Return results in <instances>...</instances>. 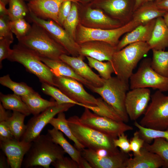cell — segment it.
<instances>
[{"instance_id": "59", "label": "cell", "mask_w": 168, "mask_h": 168, "mask_svg": "<svg viewBox=\"0 0 168 168\" xmlns=\"http://www.w3.org/2000/svg\"><path fill=\"white\" fill-rule=\"evenodd\" d=\"M24 0L25 1H27V2H30L31 1H32L33 0Z\"/></svg>"}, {"instance_id": "58", "label": "cell", "mask_w": 168, "mask_h": 168, "mask_svg": "<svg viewBox=\"0 0 168 168\" xmlns=\"http://www.w3.org/2000/svg\"><path fill=\"white\" fill-rule=\"evenodd\" d=\"M79 0L80 1V2H81V0ZM82 0V1L83 2H88L90 1L91 0Z\"/></svg>"}, {"instance_id": "16", "label": "cell", "mask_w": 168, "mask_h": 168, "mask_svg": "<svg viewBox=\"0 0 168 168\" xmlns=\"http://www.w3.org/2000/svg\"><path fill=\"white\" fill-rule=\"evenodd\" d=\"M31 142L17 140L14 138L0 141V148L6 156L8 164L11 168L21 167L24 157L30 147Z\"/></svg>"}, {"instance_id": "50", "label": "cell", "mask_w": 168, "mask_h": 168, "mask_svg": "<svg viewBox=\"0 0 168 168\" xmlns=\"http://www.w3.org/2000/svg\"><path fill=\"white\" fill-rule=\"evenodd\" d=\"M6 109L3 107L0 102V121H6L9 116L8 113L6 111Z\"/></svg>"}, {"instance_id": "14", "label": "cell", "mask_w": 168, "mask_h": 168, "mask_svg": "<svg viewBox=\"0 0 168 168\" xmlns=\"http://www.w3.org/2000/svg\"><path fill=\"white\" fill-rule=\"evenodd\" d=\"M151 96V91L147 88H134L127 92L125 106L131 120L135 121L144 114Z\"/></svg>"}, {"instance_id": "57", "label": "cell", "mask_w": 168, "mask_h": 168, "mask_svg": "<svg viewBox=\"0 0 168 168\" xmlns=\"http://www.w3.org/2000/svg\"><path fill=\"white\" fill-rule=\"evenodd\" d=\"M158 0H144L143 3L144 2H147L153 1H158Z\"/></svg>"}, {"instance_id": "32", "label": "cell", "mask_w": 168, "mask_h": 168, "mask_svg": "<svg viewBox=\"0 0 168 168\" xmlns=\"http://www.w3.org/2000/svg\"><path fill=\"white\" fill-rule=\"evenodd\" d=\"M152 68L157 72L168 77V51L152 49Z\"/></svg>"}, {"instance_id": "53", "label": "cell", "mask_w": 168, "mask_h": 168, "mask_svg": "<svg viewBox=\"0 0 168 168\" xmlns=\"http://www.w3.org/2000/svg\"><path fill=\"white\" fill-rule=\"evenodd\" d=\"M0 168H6L7 167V165L6 164V162L4 156L3 155L1 154L0 160Z\"/></svg>"}, {"instance_id": "8", "label": "cell", "mask_w": 168, "mask_h": 168, "mask_svg": "<svg viewBox=\"0 0 168 168\" xmlns=\"http://www.w3.org/2000/svg\"><path fill=\"white\" fill-rule=\"evenodd\" d=\"M140 24L132 19L121 26L107 30L90 28L80 25L77 40L80 44L90 41H103L116 47L122 35L132 31Z\"/></svg>"}, {"instance_id": "39", "label": "cell", "mask_w": 168, "mask_h": 168, "mask_svg": "<svg viewBox=\"0 0 168 168\" xmlns=\"http://www.w3.org/2000/svg\"><path fill=\"white\" fill-rule=\"evenodd\" d=\"M89 66L96 69L100 76L105 79L110 78L114 70L111 61L103 62L93 58L86 57Z\"/></svg>"}, {"instance_id": "51", "label": "cell", "mask_w": 168, "mask_h": 168, "mask_svg": "<svg viewBox=\"0 0 168 168\" xmlns=\"http://www.w3.org/2000/svg\"><path fill=\"white\" fill-rule=\"evenodd\" d=\"M79 166L80 168H92L89 162L82 156L80 160Z\"/></svg>"}, {"instance_id": "18", "label": "cell", "mask_w": 168, "mask_h": 168, "mask_svg": "<svg viewBox=\"0 0 168 168\" xmlns=\"http://www.w3.org/2000/svg\"><path fill=\"white\" fill-rule=\"evenodd\" d=\"M84 57L70 56L63 54L60 57L61 60L70 66L80 77L89 82L93 86L99 87L103 86L104 79L95 73L83 61Z\"/></svg>"}, {"instance_id": "27", "label": "cell", "mask_w": 168, "mask_h": 168, "mask_svg": "<svg viewBox=\"0 0 168 168\" xmlns=\"http://www.w3.org/2000/svg\"><path fill=\"white\" fill-rule=\"evenodd\" d=\"M21 97L27 106L31 114L34 115L40 114L50 107L58 104L56 101H49L42 98L39 94L35 91Z\"/></svg>"}, {"instance_id": "11", "label": "cell", "mask_w": 168, "mask_h": 168, "mask_svg": "<svg viewBox=\"0 0 168 168\" xmlns=\"http://www.w3.org/2000/svg\"><path fill=\"white\" fill-rule=\"evenodd\" d=\"M75 105L72 103L58 104L50 107L41 112L34 115L28 121L26 131L21 140L31 142L40 135L44 128L56 114L64 112Z\"/></svg>"}, {"instance_id": "6", "label": "cell", "mask_w": 168, "mask_h": 168, "mask_svg": "<svg viewBox=\"0 0 168 168\" xmlns=\"http://www.w3.org/2000/svg\"><path fill=\"white\" fill-rule=\"evenodd\" d=\"M7 59L22 65L27 71L37 76L41 83L56 86L54 81V75L50 69L35 53L20 44L13 46Z\"/></svg>"}, {"instance_id": "2", "label": "cell", "mask_w": 168, "mask_h": 168, "mask_svg": "<svg viewBox=\"0 0 168 168\" xmlns=\"http://www.w3.org/2000/svg\"><path fill=\"white\" fill-rule=\"evenodd\" d=\"M18 41L19 44L40 57L60 60V57L62 54H69L46 30L34 23L29 33Z\"/></svg>"}, {"instance_id": "24", "label": "cell", "mask_w": 168, "mask_h": 168, "mask_svg": "<svg viewBox=\"0 0 168 168\" xmlns=\"http://www.w3.org/2000/svg\"><path fill=\"white\" fill-rule=\"evenodd\" d=\"M147 43L152 50H164L168 47V28L163 17L156 19L151 38Z\"/></svg>"}, {"instance_id": "44", "label": "cell", "mask_w": 168, "mask_h": 168, "mask_svg": "<svg viewBox=\"0 0 168 168\" xmlns=\"http://www.w3.org/2000/svg\"><path fill=\"white\" fill-rule=\"evenodd\" d=\"M144 140L141 137L138 131L134 133L133 137L130 141L131 150L134 155L140 154V150L143 147L145 143Z\"/></svg>"}, {"instance_id": "28", "label": "cell", "mask_w": 168, "mask_h": 168, "mask_svg": "<svg viewBox=\"0 0 168 168\" xmlns=\"http://www.w3.org/2000/svg\"><path fill=\"white\" fill-rule=\"evenodd\" d=\"M0 100L2 106L6 109L18 111L26 116L31 114L27 106L19 96L14 93L5 95L1 92Z\"/></svg>"}, {"instance_id": "5", "label": "cell", "mask_w": 168, "mask_h": 168, "mask_svg": "<svg viewBox=\"0 0 168 168\" xmlns=\"http://www.w3.org/2000/svg\"><path fill=\"white\" fill-rule=\"evenodd\" d=\"M129 88V83L116 76L104 79L102 86L99 87L92 86L90 89L100 95L126 123L129 118L126 110L125 101Z\"/></svg>"}, {"instance_id": "15", "label": "cell", "mask_w": 168, "mask_h": 168, "mask_svg": "<svg viewBox=\"0 0 168 168\" xmlns=\"http://www.w3.org/2000/svg\"><path fill=\"white\" fill-rule=\"evenodd\" d=\"M81 151L82 156L90 163L92 168H126L129 153L121 151L118 153L105 156L97 155L94 150L84 148Z\"/></svg>"}, {"instance_id": "25", "label": "cell", "mask_w": 168, "mask_h": 168, "mask_svg": "<svg viewBox=\"0 0 168 168\" xmlns=\"http://www.w3.org/2000/svg\"><path fill=\"white\" fill-rule=\"evenodd\" d=\"M165 12L157 6L154 1L147 2L133 12L132 19L142 24L163 17Z\"/></svg>"}, {"instance_id": "34", "label": "cell", "mask_w": 168, "mask_h": 168, "mask_svg": "<svg viewBox=\"0 0 168 168\" xmlns=\"http://www.w3.org/2000/svg\"><path fill=\"white\" fill-rule=\"evenodd\" d=\"M0 83L10 89L14 93L21 96H27L35 91L32 88L24 82H17L13 81L9 74L0 77Z\"/></svg>"}, {"instance_id": "38", "label": "cell", "mask_w": 168, "mask_h": 168, "mask_svg": "<svg viewBox=\"0 0 168 168\" xmlns=\"http://www.w3.org/2000/svg\"><path fill=\"white\" fill-rule=\"evenodd\" d=\"M134 124L138 129L141 137L146 143H150L156 138H162L168 141V128L163 130H155L143 127L136 121Z\"/></svg>"}, {"instance_id": "55", "label": "cell", "mask_w": 168, "mask_h": 168, "mask_svg": "<svg viewBox=\"0 0 168 168\" xmlns=\"http://www.w3.org/2000/svg\"><path fill=\"white\" fill-rule=\"evenodd\" d=\"M163 17L166 25L168 28V12H166Z\"/></svg>"}, {"instance_id": "43", "label": "cell", "mask_w": 168, "mask_h": 168, "mask_svg": "<svg viewBox=\"0 0 168 168\" xmlns=\"http://www.w3.org/2000/svg\"><path fill=\"white\" fill-rule=\"evenodd\" d=\"M8 16H0V39L9 38L14 39Z\"/></svg>"}, {"instance_id": "20", "label": "cell", "mask_w": 168, "mask_h": 168, "mask_svg": "<svg viewBox=\"0 0 168 168\" xmlns=\"http://www.w3.org/2000/svg\"><path fill=\"white\" fill-rule=\"evenodd\" d=\"M135 2V0H102L97 5L110 15L127 23L132 19Z\"/></svg>"}, {"instance_id": "54", "label": "cell", "mask_w": 168, "mask_h": 168, "mask_svg": "<svg viewBox=\"0 0 168 168\" xmlns=\"http://www.w3.org/2000/svg\"><path fill=\"white\" fill-rule=\"evenodd\" d=\"M143 1L144 0H135L134 11L142 4Z\"/></svg>"}, {"instance_id": "23", "label": "cell", "mask_w": 168, "mask_h": 168, "mask_svg": "<svg viewBox=\"0 0 168 168\" xmlns=\"http://www.w3.org/2000/svg\"><path fill=\"white\" fill-rule=\"evenodd\" d=\"M40 60L50 69L55 76H64L74 79L90 89L93 86L79 76L68 64L61 60H53L39 57Z\"/></svg>"}, {"instance_id": "41", "label": "cell", "mask_w": 168, "mask_h": 168, "mask_svg": "<svg viewBox=\"0 0 168 168\" xmlns=\"http://www.w3.org/2000/svg\"><path fill=\"white\" fill-rule=\"evenodd\" d=\"M10 25L12 32L15 35L18 40L26 36L31 28V26L25 18L10 21Z\"/></svg>"}, {"instance_id": "52", "label": "cell", "mask_w": 168, "mask_h": 168, "mask_svg": "<svg viewBox=\"0 0 168 168\" xmlns=\"http://www.w3.org/2000/svg\"><path fill=\"white\" fill-rule=\"evenodd\" d=\"M6 5L4 2L0 1V16H8V11L6 7Z\"/></svg>"}, {"instance_id": "48", "label": "cell", "mask_w": 168, "mask_h": 168, "mask_svg": "<svg viewBox=\"0 0 168 168\" xmlns=\"http://www.w3.org/2000/svg\"><path fill=\"white\" fill-rule=\"evenodd\" d=\"M11 131L5 120L0 121V141H5L14 138Z\"/></svg>"}, {"instance_id": "22", "label": "cell", "mask_w": 168, "mask_h": 168, "mask_svg": "<svg viewBox=\"0 0 168 168\" xmlns=\"http://www.w3.org/2000/svg\"><path fill=\"white\" fill-rule=\"evenodd\" d=\"M163 165V160L158 155L143 147L140 155L128 159L126 168H158Z\"/></svg>"}, {"instance_id": "47", "label": "cell", "mask_w": 168, "mask_h": 168, "mask_svg": "<svg viewBox=\"0 0 168 168\" xmlns=\"http://www.w3.org/2000/svg\"><path fill=\"white\" fill-rule=\"evenodd\" d=\"M72 2L70 0L66 1L62 4L60 7L58 17L59 24L61 26H63L64 20L71 11Z\"/></svg>"}, {"instance_id": "26", "label": "cell", "mask_w": 168, "mask_h": 168, "mask_svg": "<svg viewBox=\"0 0 168 168\" xmlns=\"http://www.w3.org/2000/svg\"><path fill=\"white\" fill-rule=\"evenodd\" d=\"M48 132L53 142L61 146L65 152L79 165L82 157L81 151L70 143L64 137L63 133L54 128L48 129Z\"/></svg>"}, {"instance_id": "21", "label": "cell", "mask_w": 168, "mask_h": 168, "mask_svg": "<svg viewBox=\"0 0 168 168\" xmlns=\"http://www.w3.org/2000/svg\"><path fill=\"white\" fill-rule=\"evenodd\" d=\"M156 19L140 24L126 33L116 46V50H119L130 44L140 42H147L151 38Z\"/></svg>"}, {"instance_id": "7", "label": "cell", "mask_w": 168, "mask_h": 168, "mask_svg": "<svg viewBox=\"0 0 168 168\" xmlns=\"http://www.w3.org/2000/svg\"><path fill=\"white\" fill-rule=\"evenodd\" d=\"M157 90L151 95V102L140 121L144 127L163 130L168 128V96Z\"/></svg>"}, {"instance_id": "33", "label": "cell", "mask_w": 168, "mask_h": 168, "mask_svg": "<svg viewBox=\"0 0 168 168\" xmlns=\"http://www.w3.org/2000/svg\"><path fill=\"white\" fill-rule=\"evenodd\" d=\"M152 144L145 142L143 147L150 152L158 155L162 159V167L168 168V141L162 138H156Z\"/></svg>"}, {"instance_id": "4", "label": "cell", "mask_w": 168, "mask_h": 168, "mask_svg": "<svg viewBox=\"0 0 168 168\" xmlns=\"http://www.w3.org/2000/svg\"><path fill=\"white\" fill-rule=\"evenodd\" d=\"M67 120L73 135L85 148L94 150L104 148L114 153L120 151L114 145V138L83 124L77 116H71Z\"/></svg>"}, {"instance_id": "3", "label": "cell", "mask_w": 168, "mask_h": 168, "mask_svg": "<svg viewBox=\"0 0 168 168\" xmlns=\"http://www.w3.org/2000/svg\"><path fill=\"white\" fill-rule=\"evenodd\" d=\"M151 49L147 42H140L130 44L116 50L111 61L114 74L121 80L129 83L133 70Z\"/></svg>"}, {"instance_id": "37", "label": "cell", "mask_w": 168, "mask_h": 168, "mask_svg": "<svg viewBox=\"0 0 168 168\" xmlns=\"http://www.w3.org/2000/svg\"><path fill=\"white\" fill-rule=\"evenodd\" d=\"M24 0H9L8 16L10 21L25 18L28 15L29 9Z\"/></svg>"}, {"instance_id": "49", "label": "cell", "mask_w": 168, "mask_h": 168, "mask_svg": "<svg viewBox=\"0 0 168 168\" xmlns=\"http://www.w3.org/2000/svg\"><path fill=\"white\" fill-rule=\"evenodd\" d=\"M154 1L159 9L165 12H168V0H160Z\"/></svg>"}, {"instance_id": "1", "label": "cell", "mask_w": 168, "mask_h": 168, "mask_svg": "<svg viewBox=\"0 0 168 168\" xmlns=\"http://www.w3.org/2000/svg\"><path fill=\"white\" fill-rule=\"evenodd\" d=\"M66 152L54 143L50 135H40L31 142L22 163L23 168L39 166L49 168L52 163L64 156Z\"/></svg>"}, {"instance_id": "35", "label": "cell", "mask_w": 168, "mask_h": 168, "mask_svg": "<svg viewBox=\"0 0 168 168\" xmlns=\"http://www.w3.org/2000/svg\"><path fill=\"white\" fill-rule=\"evenodd\" d=\"M96 106H87L86 108L93 113L101 116L107 117L119 121H124L121 117L101 98H97Z\"/></svg>"}, {"instance_id": "10", "label": "cell", "mask_w": 168, "mask_h": 168, "mask_svg": "<svg viewBox=\"0 0 168 168\" xmlns=\"http://www.w3.org/2000/svg\"><path fill=\"white\" fill-rule=\"evenodd\" d=\"M81 122L94 129L115 138L125 132L132 130L133 128L123 121H119L107 117L92 113L88 108H85L79 117Z\"/></svg>"}, {"instance_id": "42", "label": "cell", "mask_w": 168, "mask_h": 168, "mask_svg": "<svg viewBox=\"0 0 168 168\" xmlns=\"http://www.w3.org/2000/svg\"><path fill=\"white\" fill-rule=\"evenodd\" d=\"M14 39L9 38L0 39V67H2L3 60L7 58L11 54L12 49L10 48V45L13 42Z\"/></svg>"}, {"instance_id": "40", "label": "cell", "mask_w": 168, "mask_h": 168, "mask_svg": "<svg viewBox=\"0 0 168 168\" xmlns=\"http://www.w3.org/2000/svg\"><path fill=\"white\" fill-rule=\"evenodd\" d=\"M77 3L72 2L71 11L63 24L65 30L73 39L75 37L76 28L78 23V19Z\"/></svg>"}, {"instance_id": "46", "label": "cell", "mask_w": 168, "mask_h": 168, "mask_svg": "<svg viewBox=\"0 0 168 168\" xmlns=\"http://www.w3.org/2000/svg\"><path fill=\"white\" fill-rule=\"evenodd\" d=\"M55 168H80L79 164L71 158L63 156L51 164Z\"/></svg>"}, {"instance_id": "30", "label": "cell", "mask_w": 168, "mask_h": 168, "mask_svg": "<svg viewBox=\"0 0 168 168\" xmlns=\"http://www.w3.org/2000/svg\"><path fill=\"white\" fill-rule=\"evenodd\" d=\"M57 118H53L50 121L49 124L54 128L62 132L74 143L75 147L81 151L85 148L84 146L81 144L72 133L68 125L67 119L64 112L58 114Z\"/></svg>"}, {"instance_id": "12", "label": "cell", "mask_w": 168, "mask_h": 168, "mask_svg": "<svg viewBox=\"0 0 168 168\" xmlns=\"http://www.w3.org/2000/svg\"><path fill=\"white\" fill-rule=\"evenodd\" d=\"M28 18L33 23L43 27L59 44L72 56L79 54V44L72 38L61 26L51 19L44 20L35 15L30 10Z\"/></svg>"}, {"instance_id": "29", "label": "cell", "mask_w": 168, "mask_h": 168, "mask_svg": "<svg viewBox=\"0 0 168 168\" xmlns=\"http://www.w3.org/2000/svg\"><path fill=\"white\" fill-rule=\"evenodd\" d=\"M87 19L91 22L101 25L111 29L122 26L119 21L112 19L105 15L100 10L88 8L86 14Z\"/></svg>"}, {"instance_id": "36", "label": "cell", "mask_w": 168, "mask_h": 168, "mask_svg": "<svg viewBox=\"0 0 168 168\" xmlns=\"http://www.w3.org/2000/svg\"><path fill=\"white\" fill-rule=\"evenodd\" d=\"M41 87L43 92L52 97L55 100L58 104L72 103L84 108L86 106V105L72 100L64 94L59 88L58 89L48 83H42Z\"/></svg>"}, {"instance_id": "19", "label": "cell", "mask_w": 168, "mask_h": 168, "mask_svg": "<svg viewBox=\"0 0 168 168\" xmlns=\"http://www.w3.org/2000/svg\"><path fill=\"white\" fill-rule=\"evenodd\" d=\"M79 45V55L90 57L101 61L111 62L116 51V47L103 41H90Z\"/></svg>"}, {"instance_id": "31", "label": "cell", "mask_w": 168, "mask_h": 168, "mask_svg": "<svg viewBox=\"0 0 168 168\" xmlns=\"http://www.w3.org/2000/svg\"><path fill=\"white\" fill-rule=\"evenodd\" d=\"M11 115L6 120L14 138L20 140L26 128L24 124L25 114L16 111H13Z\"/></svg>"}, {"instance_id": "56", "label": "cell", "mask_w": 168, "mask_h": 168, "mask_svg": "<svg viewBox=\"0 0 168 168\" xmlns=\"http://www.w3.org/2000/svg\"><path fill=\"white\" fill-rule=\"evenodd\" d=\"M0 1L4 2L5 4H7L8 3L9 0H0Z\"/></svg>"}, {"instance_id": "45", "label": "cell", "mask_w": 168, "mask_h": 168, "mask_svg": "<svg viewBox=\"0 0 168 168\" xmlns=\"http://www.w3.org/2000/svg\"><path fill=\"white\" fill-rule=\"evenodd\" d=\"M113 143L115 147H119L120 151L125 153H129L131 151L130 142L124 133H121L117 138L114 139Z\"/></svg>"}, {"instance_id": "17", "label": "cell", "mask_w": 168, "mask_h": 168, "mask_svg": "<svg viewBox=\"0 0 168 168\" xmlns=\"http://www.w3.org/2000/svg\"><path fill=\"white\" fill-rule=\"evenodd\" d=\"M67 0L77 3L80 2L79 0H33L27 4L29 10L37 17L44 20H52L59 25V9L62 4Z\"/></svg>"}, {"instance_id": "13", "label": "cell", "mask_w": 168, "mask_h": 168, "mask_svg": "<svg viewBox=\"0 0 168 168\" xmlns=\"http://www.w3.org/2000/svg\"><path fill=\"white\" fill-rule=\"evenodd\" d=\"M54 81L56 86L72 100L86 105H97V98L88 93L82 84L77 80L68 77L54 76Z\"/></svg>"}, {"instance_id": "9", "label": "cell", "mask_w": 168, "mask_h": 168, "mask_svg": "<svg viewBox=\"0 0 168 168\" xmlns=\"http://www.w3.org/2000/svg\"><path fill=\"white\" fill-rule=\"evenodd\" d=\"M151 60L147 58L142 60L137 71L129 79L131 89L151 88L162 92L168 91V77L161 75L152 68Z\"/></svg>"}]
</instances>
